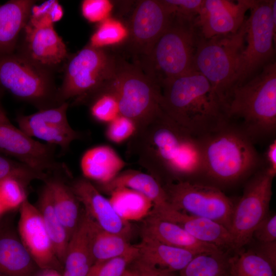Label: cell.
I'll list each match as a JSON object with an SVG mask.
<instances>
[{
	"mask_svg": "<svg viewBox=\"0 0 276 276\" xmlns=\"http://www.w3.org/2000/svg\"><path fill=\"white\" fill-rule=\"evenodd\" d=\"M253 0H203L196 25L205 39L236 33L245 19Z\"/></svg>",
	"mask_w": 276,
	"mask_h": 276,
	"instance_id": "18",
	"label": "cell"
},
{
	"mask_svg": "<svg viewBox=\"0 0 276 276\" xmlns=\"http://www.w3.org/2000/svg\"><path fill=\"white\" fill-rule=\"evenodd\" d=\"M7 178L17 180L26 187L36 179L45 181L48 175L47 173L35 171L26 165L8 158L0 153V181Z\"/></svg>",
	"mask_w": 276,
	"mask_h": 276,
	"instance_id": "36",
	"label": "cell"
},
{
	"mask_svg": "<svg viewBox=\"0 0 276 276\" xmlns=\"http://www.w3.org/2000/svg\"><path fill=\"white\" fill-rule=\"evenodd\" d=\"M127 151L162 185L204 177L201 143L161 111L137 129Z\"/></svg>",
	"mask_w": 276,
	"mask_h": 276,
	"instance_id": "1",
	"label": "cell"
},
{
	"mask_svg": "<svg viewBox=\"0 0 276 276\" xmlns=\"http://www.w3.org/2000/svg\"><path fill=\"white\" fill-rule=\"evenodd\" d=\"M120 57L107 49L87 44L68 56L64 64V76L58 88L60 104L74 98L75 104L107 84L113 76Z\"/></svg>",
	"mask_w": 276,
	"mask_h": 276,
	"instance_id": "6",
	"label": "cell"
},
{
	"mask_svg": "<svg viewBox=\"0 0 276 276\" xmlns=\"http://www.w3.org/2000/svg\"><path fill=\"white\" fill-rule=\"evenodd\" d=\"M228 120L255 142L276 131V63L272 61L243 84L233 87L224 105Z\"/></svg>",
	"mask_w": 276,
	"mask_h": 276,
	"instance_id": "3",
	"label": "cell"
},
{
	"mask_svg": "<svg viewBox=\"0 0 276 276\" xmlns=\"http://www.w3.org/2000/svg\"><path fill=\"white\" fill-rule=\"evenodd\" d=\"M273 178L263 167L246 184L234 205L229 228L234 249L250 242L254 231L268 214Z\"/></svg>",
	"mask_w": 276,
	"mask_h": 276,
	"instance_id": "12",
	"label": "cell"
},
{
	"mask_svg": "<svg viewBox=\"0 0 276 276\" xmlns=\"http://www.w3.org/2000/svg\"><path fill=\"white\" fill-rule=\"evenodd\" d=\"M160 106L169 117L197 137L228 121L224 106L208 80L192 71L160 87Z\"/></svg>",
	"mask_w": 276,
	"mask_h": 276,
	"instance_id": "2",
	"label": "cell"
},
{
	"mask_svg": "<svg viewBox=\"0 0 276 276\" xmlns=\"http://www.w3.org/2000/svg\"><path fill=\"white\" fill-rule=\"evenodd\" d=\"M265 166L264 167L273 177L276 174V140L273 139L268 146L264 155Z\"/></svg>",
	"mask_w": 276,
	"mask_h": 276,
	"instance_id": "46",
	"label": "cell"
},
{
	"mask_svg": "<svg viewBox=\"0 0 276 276\" xmlns=\"http://www.w3.org/2000/svg\"><path fill=\"white\" fill-rule=\"evenodd\" d=\"M89 219L84 210L68 241L62 276H86L94 263L89 245Z\"/></svg>",
	"mask_w": 276,
	"mask_h": 276,
	"instance_id": "26",
	"label": "cell"
},
{
	"mask_svg": "<svg viewBox=\"0 0 276 276\" xmlns=\"http://www.w3.org/2000/svg\"><path fill=\"white\" fill-rule=\"evenodd\" d=\"M172 13L189 18L198 15L203 0H164Z\"/></svg>",
	"mask_w": 276,
	"mask_h": 276,
	"instance_id": "41",
	"label": "cell"
},
{
	"mask_svg": "<svg viewBox=\"0 0 276 276\" xmlns=\"http://www.w3.org/2000/svg\"><path fill=\"white\" fill-rule=\"evenodd\" d=\"M137 257L138 249L135 245L128 254L95 263L86 276H122Z\"/></svg>",
	"mask_w": 276,
	"mask_h": 276,
	"instance_id": "37",
	"label": "cell"
},
{
	"mask_svg": "<svg viewBox=\"0 0 276 276\" xmlns=\"http://www.w3.org/2000/svg\"><path fill=\"white\" fill-rule=\"evenodd\" d=\"M35 1L10 0L0 5V56L13 53Z\"/></svg>",
	"mask_w": 276,
	"mask_h": 276,
	"instance_id": "23",
	"label": "cell"
},
{
	"mask_svg": "<svg viewBox=\"0 0 276 276\" xmlns=\"http://www.w3.org/2000/svg\"><path fill=\"white\" fill-rule=\"evenodd\" d=\"M25 188L20 181L13 178L0 181V199L7 211L19 208L27 198Z\"/></svg>",
	"mask_w": 276,
	"mask_h": 276,
	"instance_id": "38",
	"label": "cell"
},
{
	"mask_svg": "<svg viewBox=\"0 0 276 276\" xmlns=\"http://www.w3.org/2000/svg\"><path fill=\"white\" fill-rule=\"evenodd\" d=\"M150 213L178 225L202 242L214 245L221 249H234L229 230L218 222L188 214L176 209L169 202L153 207Z\"/></svg>",
	"mask_w": 276,
	"mask_h": 276,
	"instance_id": "20",
	"label": "cell"
},
{
	"mask_svg": "<svg viewBox=\"0 0 276 276\" xmlns=\"http://www.w3.org/2000/svg\"><path fill=\"white\" fill-rule=\"evenodd\" d=\"M108 83L79 104L88 106L90 114L95 120L107 124L121 114L118 97Z\"/></svg>",
	"mask_w": 276,
	"mask_h": 276,
	"instance_id": "33",
	"label": "cell"
},
{
	"mask_svg": "<svg viewBox=\"0 0 276 276\" xmlns=\"http://www.w3.org/2000/svg\"><path fill=\"white\" fill-rule=\"evenodd\" d=\"M128 36L127 24L109 17L99 23L88 44L95 48L107 49L125 44Z\"/></svg>",
	"mask_w": 276,
	"mask_h": 276,
	"instance_id": "35",
	"label": "cell"
},
{
	"mask_svg": "<svg viewBox=\"0 0 276 276\" xmlns=\"http://www.w3.org/2000/svg\"><path fill=\"white\" fill-rule=\"evenodd\" d=\"M144 220L142 235L149 237L167 245L196 254L223 250L214 245L198 240L178 225L151 213Z\"/></svg>",
	"mask_w": 276,
	"mask_h": 276,
	"instance_id": "22",
	"label": "cell"
},
{
	"mask_svg": "<svg viewBox=\"0 0 276 276\" xmlns=\"http://www.w3.org/2000/svg\"><path fill=\"white\" fill-rule=\"evenodd\" d=\"M125 161L107 145H100L86 150L80 160L84 178L96 184L106 183L114 178L125 167Z\"/></svg>",
	"mask_w": 276,
	"mask_h": 276,
	"instance_id": "25",
	"label": "cell"
},
{
	"mask_svg": "<svg viewBox=\"0 0 276 276\" xmlns=\"http://www.w3.org/2000/svg\"><path fill=\"white\" fill-rule=\"evenodd\" d=\"M130 268L134 276H175L174 272L169 271L150 266L136 259Z\"/></svg>",
	"mask_w": 276,
	"mask_h": 276,
	"instance_id": "44",
	"label": "cell"
},
{
	"mask_svg": "<svg viewBox=\"0 0 276 276\" xmlns=\"http://www.w3.org/2000/svg\"><path fill=\"white\" fill-rule=\"evenodd\" d=\"M16 49L17 53L51 72L65 63L68 57L64 42L47 16L30 17Z\"/></svg>",
	"mask_w": 276,
	"mask_h": 276,
	"instance_id": "13",
	"label": "cell"
},
{
	"mask_svg": "<svg viewBox=\"0 0 276 276\" xmlns=\"http://www.w3.org/2000/svg\"><path fill=\"white\" fill-rule=\"evenodd\" d=\"M45 182L50 189L55 212L70 238L81 217L79 201L70 186L62 179L48 178Z\"/></svg>",
	"mask_w": 276,
	"mask_h": 276,
	"instance_id": "29",
	"label": "cell"
},
{
	"mask_svg": "<svg viewBox=\"0 0 276 276\" xmlns=\"http://www.w3.org/2000/svg\"><path fill=\"white\" fill-rule=\"evenodd\" d=\"M68 102H65L57 107L40 109L30 115L19 114L16 119L19 128L32 138L57 145L62 151H66L72 142L83 137L68 122Z\"/></svg>",
	"mask_w": 276,
	"mask_h": 276,
	"instance_id": "16",
	"label": "cell"
},
{
	"mask_svg": "<svg viewBox=\"0 0 276 276\" xmlns=\"http://www.w3.org/2000/svg\"><path fill=\"white\" fill-rule=\"evenodd\" d=\"M39 270L18 235L0 222V276H36Z\"/></svg>",
	"mask_w": 276,
	"mask_h": 276,
	"instance_id": "21",
	"label": "cell"
},
{
	"mask_svg": "<svg viewBox=\"0 0 276 276\" xmlns=\"http://www.w3.org/2000/svg\"><path fill=\"white\" fill-rule=\"evenodd\" d=\"M229 258L223 250L197 254L179 271V276H228Z\"/></svg>",
	"mask_w": 276,
	"mask_h": 276,
	"instance_id": "32",
	"label": "cell"
},
{
	"mask_svg": "<svg viewBox=\"0 0 276 276\" xmlns=\"http://www.w3.org/2000/svg\"><path fill=\"white\" fill-rule=\"evenodd\" d=\"M78 201L84 207L87 215L104 229L126 238L131 232L129 222L116 213L109 199L91 181L85 178L74 180L70 186Z\"/></svg>",
	"mask_w": 276,
	"mask_h": 276,
	"instance_id": "19",
	"label": "cell"
},
{
	"mask_svg": "<svg viewBox=\"0 0 276 276\" xmlns=\"http://www.w3.org/2000/svg\"><path fill=\"white\" fill-rule=\"evenodd\" d=\"M63 15V10L59 2L57 1H48L39 6L34 5L32 8L30 16L38 17L48 16L54 23L59 21Z\"/></svg>",
	"mask_w": 276,
	"mask_h": 276,
	"instance_id": "43",
	"label": "cell"
},
{
	"mask_svg": "<svg viewBox=\"0 0 276 276\" xmlns=\"http://www.w3.org/2000/svg\"><path fill=\"white\" fill-rule=\"evenodd\" d=\"M54 145L35 141L9 121L0 105V153L11 156L38 172L47 173L65 167L55 160Z\"/></svg>",
	"mask_w": 276,
	"mask_h": 276,
	"instance_id": "15",
	"label": "cell"
},
{
	"mask_svg": "<svg viewBox=\"0 0 276 276\" xmlns=\"http://www.w3.org/2000/svg\"><path fill=\"white\" fill-rule=\"evenodd\" d=\"M100 192L109 194L119 188H126L138 192L151 201L153 207L168 203L167 196L162 184L150 174L135 170L119 173L110 181L94 185Z\"/></svg>",
	"mask_w": 276,
	"mask_h": 276,
	"instance_id": "27",
	"label": "cell"
},
{
	"mask_svg": "<svg viewBox=\"0 0 276 276\" xmlns=\"http://www.w3.org/2000/svg\"><path fill=\"white\" fill-rule=\"evenodd\" d=\"M19 209L18 235L21 241L40 269L59 271L63 265L56 255L37 208L27 198Z\"/></svg>",
	"mask_w": 276,
	"mask_h": 276,
	"instance_id": "17",
	"label": "cell"
},
{
	"mask_svg": "<svg viewBox=\"0 0 276 276\" xmlns=\"http://www.w3.org/2000/svg\"><path fill=\"white\" fill-rule=\"evenodd\" d=\"M172 14L164 0L136 3L127 23L129 36L125 43L133 63L149 52L166 29Z\"/></svg>",
	"mask_w": 276,
	"mask_h": 276,
	"instance_id": "14",
	"label": "cell"
},
{
	"mask_svg": "<svg viewBox=\"0 0 276 276\" xmlns=\"http://www.w3.org/2000/svg\"><path fill=\"white\" fill-rule=\"evenodd\" d=\"M122 276H134V274L131 269L128 268Z\"/></svg>",
	"mask_w": 276,
	"mask_h": 276,
	"instance_id": "49",
	"label": "cell"
},
{
	"mask_svg": "<svg viewBox=\"0 0 276 276\" xmlns=\"http://www.w3.org/2000/svg\"><path fill=\"white\" fill-rule=\"evenodd\" d=\"M109 195V200L116 213L128 222L144 219L153 206L151 201L145 196L128 188L116 189Z\"/></svg>",
	"mask_w": 276,
	"mask_h": 276,
	"instance_id": "31",
	"label": "cell"
},
{
	"mask_svg": "<svg viewBox=\"0 0 276 276\" xmlns=\"http://www.w3.org/2000/svg\"><path fill=\"white\" fill-rule=\"evenodd\" d=\"M36 207L41 214L56 255L63 265L70 238L55 212L51 192L46 183L39 194Z\"/></svg>",
	"mask_w": 276,
	"mask_h": 276,
	"instance_id": "30",
	"label": "cell"
},
{
	"mask_svg": "<svg viewBox=\"0 0 276 276\" xmlns=\"http://www.w3.org/2000/svg\"><path fill=\"white\" fill-rule=\"evenodd\" d=\"M202 148L204 177L222 185L236 182L262 166L252 140L228 120L199 137Z\"/></svg>",
	"mask_w": 276,
	"mask_h": 276,
	"instance_id": "4",
	"label": "cell"
},
{
	"mask_svg": "<svg viewBox=\"0 0 276 276\" xmlns=\"http://www.w3.org/2000/svg\"><path fill=\"white\" fill-rule=\"evenodd\" d=\"M136 246L138 249L137 259L150 266L171 272L181 270L197 255L143 235Z\"/></svg>",
	"mask_w": 276,
	"mask_h": 276,
	"instance_id": "24",
	"label": "cell"
},
{
	"mask_svg": "<svg viewBox=\"0 0 276 276\" xmlns=\"http://www.w3.org/2000/svg\"><path fill=\"white\" fill-rule=\"evenodd\" d=\"M195 20L173 13L149 52L134 63L160 88L166 82L195 71L194 56L201 37Z\"/></svg>",
	"mask_w": 276,
	"mask_h": 276,
	"instance_id": "5",
	"label": "cell"
},
{
	"mask_svg": "<svg viewBox=\"0 0 276 276\" xmlns=\"http://www.w3.org/2000/svg\"><path fill=\"white\" fill-rule=\"evenodd\" d=\"M88 235L94 263L123 256L135 248L127 238L104 229L90 217Z\"/></svg>",
	"mask_w": 276,
	"mask_h": 276,
	"instance_id": "28",
	"label": "cell"
},
{
	"mask_svg": "<svg viewBox=\"0 0 276 276\" xmlns=\"http://www.w3.org/2000/svg\"><path fill=\"white\" fill-rule=\"evenodd\" d=\"M36 276H62V274L54 269H40Z\"/></svg>",
	"mask_w": 276,
	"mask_h": 276,
	"instance_id": "47",
	"label": "cell"
},
{
	"mask_svg": "<svg viewBox=\"0 0 276 276\" xmlns=\"http://www.w3.org/2000/svg\"><path fill=\"white\" fill-rule=\"evenodd\" d=\"M105 135L110 142L120 144L129 140L136 131V125L130 119L120 114L109 123Z\"/></svg>",
	"mask_w": 276,
	"mask_h": 276,
	"instance_id": "39",
	"label": "cell"
},
{
	"mask_svg": "<svg viewBox=\"0 0 276 276\" xmlns=\"http://www.w3.org/2000/svg\"><path fill=\"white\" fill-rule=\"evenodd\" d=\"M253 251L267 261L276 271V241L258 242V246Z\"/></svg>",
	"mask_w": 276,
	"mask_h": 276,
	"instance_id": "45",
	"label": "cell"
},
{
	"mask_svg": "<svg viewBox=\"0 0 276 276\" xmlns=\"http://www.w3.org/2000/svg\"><path fill=\"white\" fill-rule=\"evenodd\" d=\"M7 212V211L6 210V208L4 206L3 204L2 203L0 199V218L3 215L4 213H5Z\"/></svg>",
	"mask_w": 276,
	"mask_h": 276,
	"instance_id": "48",
	"label": "cell"
},
{
	"mask_svg": "<svg viewBox=\"0 0 276 276\" xmlns=\"http://www.w3.org/2000/svg\"><path fill=\"white\" fill-rule=\"evenodd\" d=\"M1 105V104H0Z\"/></svg>",
	"mask_w": 276,
	"mask_h": 276,
	"instance_id": "50",
	"label": "cell"
},
{
	"mask_svg": "<svg viewBox=\"0 0 276 276\" xmlns=\"http://www.w3.org/2000/svg\"><path fill=\"white\" fill-rule=\"evenodd\" d=\"M228 276H275V271L252 250H248L229 258Z\"/></svg>",
	"mask_w": 276,
	"mask_h": 276,
	"instance_id": "34",
	"label": "cell"
},
{
	"mask_svg": "<svg viewBox=\"0 0 276 276\" xmlns=\"http://www.w3.org/2000/svg\"><path fill=\"white\" fill-rule=\"evenodd\" d=\"M244 22L234 33L198 41L194 59V69L203 75L225 105L233 86L240 55L244 46Z\"/></svg>",
	"mask_w": 276,
	"mask_h": 276,
	"instance_id": "7",
	"label": "cell"
},
{
	"mask_svg": "<svg viewBox=\"0 0 276 276\" xmlns=\"http://www.w3.org/2000/svg\"><path fill=\"white\" fill-rule=\"evenodd\" d=\"M254 238L260 243L276 241L275 213H268L254 231L252 239Z\"/></svg>",
	"mask_w": 276,
	"mask_h": 276,
	"instance_id": "42",
	"label": "cell"
},
{
	"mask_svg": "<svg viewBox=\"0 0 276 276\" xmlns=\"http://www.w3.org/2000/svg\"><path fill=\"white\" fill-rule=\"evenodd\" d=\"M273 2H252L250 15L244 21V46L239 56L233 87L243 84L274 60L276 22L272 16Z\"/></svg>",
	"mask_w": 276,
	"mask_h": 276,
	"instance_id": "10",
	"label": "cell"
},
{
	"mask_svg": "<svg viewBox=\"0 0 276 276\" xmlns=\"http://www.w3.org/2000/svg\"><path fill=\"white\" fill-rule=\"evenodd\" d=\"M0 87L39 110L61 105L52 72L18 53L0 56Z\"/></svg>",
	"mask_w": 276,
	"mask_h": 276,
	"instance_id": "9",
	"label": "cell"
},
{
	"mask_svg": "<svg viewBox=\"0 0 276 276\" xmlns=\"http://www.w3.org/2000/svg\"><path fill=\"white\" fill-rule=\"evenodd\" d=\"M108 84L118 97L120 114L132 120L136 130L151 121L162 110L160 88L133 62L120 57Z\"/></svg>",
	"mask_w": 276,
	"mask_h": 276,
	"instance_id": "8",
	"label": "cell"
},
{
	"mask_svg": "<svg viewBox=\"0 0 276 276\" xmlns=\"http://www.w3.org/2000/svg\"><path fill=\"white\" fill-rule=\"evenodd\" d=\"M168 202L188 214L211 219L229 230L235 204L216 186L197 180L162 185Z\"/></svg>",
	"mask_w": 276,
	"mask_h": 276,
	"instance_id": "11",
	"label": "cell"
},
{
	"mask_svg": "<svg viewBox=\"0 0 276 276\" xmlns=\"http://www.w3.org/2000/svg\"><path fill=\"white\" fill-rule=\"evenodd\" d=\"M113 2L107 0H84L81 5L83 17L90 22H100L109 17Z\"/></svg>",
	"mask_w": 276,
	"mask_h": 276,
	"instance_id": "40",
	"label": "cell"
}]
</instances>
